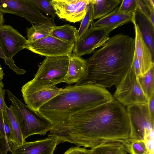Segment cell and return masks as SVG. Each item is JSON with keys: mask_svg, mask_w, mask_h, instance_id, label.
Here are the masks:
<instances>
[{"mask_svg": "<svg viewBox=\"0 0 154 154\" xmlns=\"http://www.w3.org/2000/svg\"><path fill=\"white\" fill-rule=\"evenodd\" d=\"M50 131L59 144L68 142L90 149L103 143H122L131 136L126 110L114 98L59 121Z\"/></svg>", "mask_w": 154, "mask_h": 154, "instance_id": "6da1fadb", "label": "cell"}, {"mask_svg": "<svg viewBox=\"0 0 154 154\" xmlns=\"http://www.w3.org/2000/svg\"><path fill=\"white\" fill-rule=\"evenodd\" d=\"M86 60V76L77 85L93 84L103 88L116 86L132 66L135 40L122 33L109 38Z\"/></svg>", "mask_w": 154, "mask_h": 154, "instance_id": "7a4b0ae2", "label": "cell"}, {"mask_svg": "<svg viewBox=\"0 0 154 154\" xmlns=\"http://www.w3.org/2000/svg\"><path fill=\"white\" fill-rule=\"evenodd\" d=\"M106 89L93 84H76L42 106L38 112L52 125L78 113L112 100Z\"/></svg>", "mask_w": 154, "mask_h": 154, "instance_id": "3957f363", "label": "cell"}, {"mask_svg": "<svg viewBox=\"0 0 154 154\" xmlns=\"http://www.w3.org/2000/svg\"><path fill=\"white\" fill-rule=\"evenodd\" d=\"M70 56L46 57L34 78L21 88L22 93L34 92L61 83L68 71Z\"/></svg>", "mask_w": 154, "mask_h": 154, "instance_id": "277c9868", "label": "cell"}, {"mask_svg": "<svg viewBox=\"0 0 154 154\" xmlns=\"http://www.w3.org/2000/svg\"><path fill=\"white\" fill-rule=\"evenodd\" d=\"M6 91L9 99L21 117L22 132L24 140L33 135L44 136L51 130L52 125L49 121L25 105L10 91L6 89Z\"/></svg>", "mask_w": 154, "mask_h": 154, "instance_id": "5b68a950", "label": "cell"}, {"mask_svg": "<svg viewBox=\"0 0 154 154\" xmlns=\"http://www.w3.org/2000/svg\"><path fill=\"white\" fill-rule=\"evenodd\" d=\"M116 87L113 97L124 106L148 103L132 64Z\"/></svg>", "mask_w": 154, "mask_h": 154, "instance_id": "8992f818", "label": "cell"}, {"mask_svg": "<svg viewBox=\"0 0 154 154\" xmlns=\"http://www.w3.org/2000/svg\"><path fill=\"white\" fill-rule=\"evenodd\" d=\"M131 131V138L143 140L154 130V122L150 116L148 103L127 106Z\"/></svg>", "mask_w": 154, "mask_h": 154, "instance_id": "52a82bcc", "label": "cell"}, {"mask_svg": "<svg viewBox=\"0 0 154 154\" xmlns=\"http://www.w3.org/2000/svg\"><path fill=\"white\" fill-rule=\"evenodd\" d=\"M0 11L24 17L32 24L52 22L30 0H0Z\"/></svg>", "mask_w": 154, "mask_h": 154, "instance_id": "ba28073f", "label": "cell"}, {"mask_svg": "<svg viewBox=\"0 0 154 154\" xmlns=\"http://www.w3.org/2000/svg\"><path fill=\"white\" fill-rule=\"evenodd\" d=\"M74 45L50 35L34 42H27L24 49L46 57L70 56Z\"/></svg>", "mask_w": 154, "mask_h": 154, "instance_id": "9c48e42d", "label": "cell"}, {"mask_svg": "<svg viewBox=\"0 0 154 154\" xmlns=\"http://www.w3.org/2000/svg\"><path fill=\"white\" fill-rule=\"evenodd\" d=\"M111 31L104 28L91 25L90 29L74 44L73 54L81 57L91 54L96 48L102 47L105 43Z\"/></svg>", "mask_w": 154, "mask_h": 154, "instance_id": "30bf717a", "label": "cell"}, {"mask_svg": "<svg viewBox=\"0 0 154 154\" xmlns=\"http://www.w3.org/2000/svg\"><path fill=\"white\" fill-rule=\"evenodd\" d=\"M91 0H53L51 2L60 19L75 23L82 20Z\"/></svg>", "mask_w": 154, "mask_h": 154, "instance_id": "8fae6325", "label": "cell"}, {"mask_svg": "<svg viewBox=\"0 0 154 154\" xmlns=\"http://www.w3.org/2000/svg\"><path fill=\"white\" fill-rule=\"evenodd\" d=\"M27 40L16 29L9 25L1 26L0 47L5 57L11 62L14 63L12 57L24 49Z\"/></svg>", "mask_w": 154, "mask_h": 154, "instance_id": "7c38bea8", "label": "cell"}, {"mask_svg": "<svg viewBox=\"0 0 154 154\" xmlns=\"http://www.w3.org/2000/svg\"><path fill=\"white\" fill-rule=\"evenodd\" d=\"M57 139L48 134L46 138L27 142L20 145H12V154H53L59 144Z\"/></svg>", "mask_w": 154, "mask_h": 154, "instance_id": "4fadbf2b", "label": "cell"}, {"mask_svg": "<svg viewBox=\"0 0 154 154\" xmlns=\"http://www.w3.org/2000/svg\"><path fill=\"white\" fill-rule=\"evenodd\" d=\"M135 14L132 22L134 25L135 32V50L140 67V75L142 76L154 66V57L148 47L142 36L138 26L136 23Z\"/></svg>", "mask_w": 154, "mask_h": 154, "instance_id": "5bb4252c", "label": "cell"}, {"mask_svg": "<svg viewBox=\"0 0 154 154\" xmlns=\"http://www.w3.org/2000/svg\"><path fill=\"white\" fill-rule=\"evenodd\" d=\"M69 86L60 88L55 85L34 92L22 93V96L26 105L32 110L38 112L42 106L58 94L67 90Z\"/></svg>", "mask_w": 154, "mask_h": 154, "instance_id": "9a60e30c", "label": "cell"}, {"mask_svg": "<svg viewBox=\"0 0 154 154\" xmlns=\"http://www.w3.org/2000/svg\"><path fill=\"white\" fill-rule=\"evenodd\" d=\"M88 67L86 60L72 54L70 56L67 73L62 82L69 84L79 83L86 76Z\"/></svg>", "mask_w": 154, "mask_h": 154, "instance_id": "2e32d148", "label": "cell"}, {"mask_svg": "<svg viewBox=\"0 0 154 154\" xmlns=\"http://www.w3.org/2000/svg\"><path fill=\"white\" fill-rule=\"evenodd\" d=\"M134 17L143 38L154 57V25L149 17L137 8Z\"/></svg>", "mask_w": 154, "mask_h": 154, "instance_id": "e0dca14e", "label": "cell"}, {"mask_svg": "<svg viewBox=\"0 0 154 154\" xmlns=\"http://www.w3.org/2000/svg\"><path fill=\"white\" fill-rule=\"evenodd\" d=\"M134 14L131 15L123 13L118 10L117 7L113 11L91 25L104 28L112 31L119 26L132 22Z\"/></svg>", "mask_w": 154, "mask_h": 154, "instance_id": "ac0fdd59", "label": "cell"}, {"mask_svg": "<svg viewBox=\"0 0 154 154\" xmlns=\"http://www.w3.org/2000/svg\"><path fill=\"white\" fill-rule=\"evenodd\" d=\"M5 114L7 118L13 137V144L20 145L24 143L22 132V121L19 113L11 104L9 107L5 106Z\"/></svg>", "mask_w": 154, "mask_h": 154, "instance_id": "d6986e66", "label": "cell"}, {"mask_svg": "<svg viewBox=\"0 0 154 154\" xmlns=\"http://www.w3.org/2000/svg\"><path fill=\"white\" fill-rule=\"evenodd\" d=\"M122 1L121 0H91L94 19H100L111 12Z\"/></svg>", "mask_w": 154, "mask_h": 154, "instance_id": "ffe728a7", "label": "cell"}, {"mask_svg": "<svg viewBox=\"0 0 154 154\" xmlns=\"http://www.w3.org/2000/svg\"><path fill=\"white\" fill-rule=\"evenodd\" d=\"M78 30L74 26L69 24L55 26L50 35L65 42L75 44L78 40Z\"/></svg>", "mask_w": 154, "mask_h": 154, "instance_id": "44dd1931", "label": "cell"}, {"mask_svg": "<svg viewBox=\"0 0 154 154\" xmlns=\"http://www.w3.org/2000/svg\"><path fill=\"white\" fill-rule=\"evenodd\" d=\"M55 26L56 25L52 22L33 24L31 27L26 29L27 42H34L50 35Z\"/></svg>", "mask_w": 154, "mask_h": 154, "instance_id": "7402d4cb", "label": "cell"}, {"mask_svg": "<svg viewBox=\"0 0 154 154\" xmlns=\"http://www.w3.org/2000/svg\"><path fill=\"white\" fill-rule=\"evenodd\" d=\"M121 143L108 142L100 144L90 149L89 154H127Z\"/></svg>", "mask_w": 154, "mask_h": 154, "instance_id": "603a6c76", "label": "cell"}, {"mask_svg": "<svg viewBox=\"0 0 154 154\" xmlns=\"http://www.w3.org/2000/svg\"><path fill=\"white\" fill-rule=\"evenodd\" d=\"M141 88L148 100L154 95V66L143 76L138 77Z\"/></svg>", "mask_w": 154, "mask_h": 154, "instance_id": "cb8c5ba5", "label": "cell"}, {"mask_svg": "<svg viewBox=\"0 0 154 154\" xmlns=\"http://www.w3.org/2000/svg\"><path fill=\"white\" fill-rule=\"evenodd\" d=\"M121 143L127 152L130 154H148L143 140L130 138Z\"/></svg>", "mask_w": 154, "mask_h": 154, "instance_id": "d4e9b609", "label": "cell"}, {"mask_svg": "<svg viewBox=\"0 0 154 154\" xmlns=\"http://www.w3.org/2000/svg\"><path fill=\"white\" fill-rule=\"evenodd\" d=\"M0 137L5 140L8 151H10L13 142V136L5 113L2 115L0 112Z\"/></svg>", "mask_w": 154, "mask_h": 154, "instance_id": "484cf974", "label": "cell"}, {"mask_svg": "<svg viewBox=\"0 0 154 154\" xmlns=\"http://www.w3.org/2000/svg\"><path fill=\"white\" fill-rule=\"evenodd\" d=\"M94 20L93 5L91 0L87 6L86 14L82 20L78 30L77 41L88 31L89 26L94 23Z\"/></svg>", "mask_w": 154, "mask_h": 154, "instance_id": "4316f807", "label": "cell"}, {"mask_svg": "<svg viewBox=\"0 0 154 154\" xmlns=\"http://www.w3.org/2000/svg\"><path fill=\"white\" fill-rule=\"evenodd\" d=\"M40 11L50 15L51 20L54 21L56 14L55 10L52 5L51 1L48 0H30Z\"/></svg>", "mask_w": 154, "mask_h": 154, "instance_id": "83f0119b", "label": "cell"}, {"mask_svg": "<svg viewBox=\"0 0 154 154\" xmlns=\"http://www.w3.org/2000/svg\"><path fill=\"white\" fill-rule=\"evenodd\" d=\"M137 5V0H123L118 9L123 13L133 15L136 10Z\"/></svg>", "mask_w": 154, "mask_h": 154, "instance_id": "f1b7e54d", "label": "cell"}, {"mask_svg": "<svg viewBox=\"0 0 154 154\" xmlns=\"http://www.w3.org/2000/svg\"><path fill=\"white\" fill-rule=\"evenodd\" d=\"M0 27L1 26L0 31ZM0 57L3 59L5 61V63L8 65L10 68L12 69L17 74L21 75L26 73L25 70L19 68L14 63L11 62L5 57L0 47Z\"/></svg>", "mask_w": 154, "mask_h": 154, "instance_id": "f546056e", "label": "cell"}, {"mask_svg": "<svg viewBox=\"0 0 154 154\" xmlns=\"http://www.w3.org/2000/svg\"><path fill=\"white\" fill-rule=\"evenodd\" d=\"M154 131L150 132L143 140L148 154H154Z\"/></svg>", "mask_w": 154, "mask_h": 154, "instance_id": "4dcf8cb0", "label": "cell"}, {"mask_svg": "<svg viewBox=\"0 0 154 154\" xmlns=\"http://www.w3.org/2000/svg\"><path fill=\"white\" fill-rule=\"evenodd\" d=\"M4 85L2 81H0V112L2 115L5 112V106L7 105L5 101V90L3 89Z\"/></svg>", "mask_w": 154, "mask_h": 154, "instance_id": "1f68e13d", "label": "cell"}, {"mask_svg": "<svg viewBox=\"0 0 154 154\" xmlns=\"http://www.w3.org/2000/svg\"><path fill=\"white\" fill-rule=\"evenodd\" d=\"M90 149L79 146H72L68 149L64 154H89Z\"/></svg>", "mask_w": 154, "mask_h": 154, "instance_id": "d6a6232c", "label": "cell"}, {"mask_svg": "<svg viewBox=\"0 0 154 154\" xmlns=\"http://www.w3.org/2000/svg\"><path fill=\"white\" fill-rule=\"evenodd\" d=\"M150 15V20L154 24V2L153 0H143Z\"/></svg>", "mask_w": 154, "mask_h": 154, "instance_id": "836d02e7", "label": "cell"}, {"mask_svg": "<svg viewBox=\"0 0 154 154\" xmlns=\"http://www.w3.org/2000/svg\"><path fill=\"white\" fill-rule=\"evenodd\" d=\"M148 106L150 118L154 122V95L149 99Z\"/></svg>", "mask_w": 154, "mask_h": 154, "instance_id": "e575fe53", "label": "cell"}, {"mask_svg": "<svg viewBox=\"0 0 154 154\" xmlns=\"http://www.w3.org/2000/svg\"><path fill=\"white\" fill-rule=\"evenodd\" d=\"M132 65L134 67L137 76L138 77L140 76V73L139 64L137 56L135 51Z\"/></svg>", "mask_w": 154, "mask_h": 154, "instance_id": "d590c367", "label": "cell"}, {"mask_svg": "<svg viewBox=\"0 0 154 154\" xmlns=\"http://www.w3.org/2000/svg\"><path fill=\"white\" fill-rule=\"evenodd\" d=\"M8 151L5 140L0 137V154H7Z\"/></svg>", "mask_w": 154, "mask_h": 154, "instance_id": "8d00e7d4", "label": "cell"}, {"mask_svg": "<svg viewBox=\"0 0 154 154\" xmlns=\"http://www.w3.org/2000/svg\"><path fill=\"white\" fill-rule=\"evenodd\" d=\"M4 14L0 11V26H3L4 24L5 19L3 17Z\"/></svg>", "mask_w": 154, "mask_h": 154, "instance_id": "74e56055", "label": "cell"}, {"mask_svg": "<svg viewBox=\"0 0 154 154\" xmlns=\"http://www.w3.org/2000/svg\"><path fill=\"white\" fill-rule=\"evenodd\" d=\"M5 75L3 70L0 64V81H2L3 79V76Z\"/></svg>", "mask_w": 154, "mask_h": 154, "instance_id": "f35d334b", "label": "cell"}]
</instances>
